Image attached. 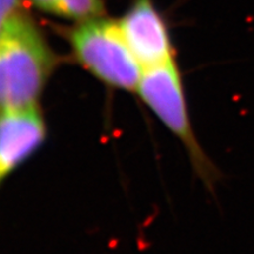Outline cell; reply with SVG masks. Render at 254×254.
I'll use <instances>...</instances> for the list:
<instances>
[{
    "instance_id": "obj_4",
    "label": "cell",
    "mask_w": 254,
    "mask_h": 254,
    "mask_svg": "<svg viewBox=\"0 0 254 254\" xmlns=\"http://www.w3.org/2000/svg\"><path fill=\"white\" fill-rule=\"evenodd\" d=\"M46 132L38 107L0 111V185L43 146Z\"/></svg>"
},
{
    "instance_id": "obj_3",
    "label": "cell",
    "mask_w": 254,
    "mask_h": 254,
    "mask_svg": "<svg viewBox=\"0 0 254 254\" xmlns=\"http://www.w3.org/2000/svg\"><path fill=\"white\" fill-rule=\"evenodd\" d=\"M136 92L146 106L183 142L196 171L207 185H212L218 178V171L206 157L194 135L176 62L144 68Z\"/></svg>"
},
{
    "instance_id": "obj_1",
    "label": "cell",
    "mask_w": 254,
    "mask_h": 254,
    "mask_svg": "<svg viewBox=\"0 0 254 254\" xmlns=\"http://www.w3.org/2000/svg\"><path fill=\"white\" fill-rule=\"evenodd\" d=\"M56 65L43 30L19 9L0 33V111L37 107Z\"/></svg>"
},
{
    "instance_id": "obj_2",
    "label": "cell",
    "mask_w": 254,
    "mask_h": 254,
    "mask_svg": "<svg viewBox=\"0 0 254 254\" xmlns=\"http://www.w3.org/2000/svg\"><path fill=\"white\" fill-rule=\"evenodd\" d=\"M73 56L111 87L136 91L144 68L123 36L118 20L105 17L77 23L67 34Z\"/></svg>"
},
{
    "instance_id": "obj_5",
    "label": "cell",
    "mask_w": 254,
    "mask_h": 254,
    "mask_svg": "<svg viewBox=\"0 0 254 254\" xmlns=\"http://www.w3.org/2000/svg\"><path fill=\"white\" fill-rule=\"evenodd\" d=\"M38 11L60 19H67L75 24L91 19L105 17L104 0H25Z\"/></svg>"
},
{
    "instance_id": "obj_6",
    "label": "cell",
    "mask_w": 254,
    "mask_h": 254,
    "mask_svg": "<svg viewBox=\"0 0 254 254\" xmlns=\"http://www.w3.org/2000/svg\"><path fill=\"white\" fill-rule=\"evenodd\" d=\"M25 0H0V33L7 21L23 8Z\"/></svg>"
}]
</instances>
